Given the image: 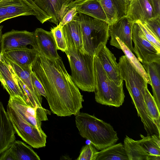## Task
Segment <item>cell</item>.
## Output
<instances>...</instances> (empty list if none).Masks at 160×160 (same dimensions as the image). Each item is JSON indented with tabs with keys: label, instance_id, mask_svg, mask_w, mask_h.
Masks as SVG:
<instances>
[{
	"label": "cell",
	"instance_id": "6da1fadb",
	"mask_svg": "<svg viewBox=\"0 0 160 160\" xmlns=\"http://www.w3.org/2000/svg\"><path fill=\"white\" fill-rule=\"evenodd\" d=\"M32 68L44 88L46 98L53 113L66 117L76 116L80 112L83 96L60 57L48 58L38 52Z\"/></svg>",
	"mask_w": 160,
	"mask_h": 160
},
{
	"label": "cell",
	"instance_id": "7a4b0ae2",
	"mask_svg": "<svg viewBox=\"0 0 160 160\" xmlns=\"http://www.w3.org/2000/svg\"><path fill=\"white\" fill-rule=\"evenodd\" d=\"M75 123L81 137L89 141L98 150L116 144L119 139L110 123L94 115L79 112L76 115Z\"/></svg>",
	"mask_w": 160,
	"mask_h": 160
},
{
	"label": "cell",
	"instance_id": "3957f363",
	"mask_svg": "<svg viewBox=\"0 0 160 160\" xmlns=\"http://www.w3.org/2000/svg\"><path fill=\"white\" fill-rule=\"evenodd\" d=\"M65 38L68 48L65 52L69 63L72 80L82 91L94 92L95 84L94 56L89 55L83 49L77 47L69 39Z\"/></svg>",
	"mask_w": 160,
	"mask_h": 160
},
{
	"label": "cell",
	"instance_id": "277c9868",
	"mask_svg": "<svg viewBox=\"0 0 160 160\" xmlns=\"http://www.w3.org/2000/svg\"><path fill=\"white\" fill-rule=\"evenodd\" d=\"M94 70L96 101L103 105L120 107L125 98L123 83L118 86L109 77L96 55L94 56Z\"/></svg>",
	"mask_w": 160,
	"mask_h": 160
},
{
	"label": "cell",
	"instance_id": "5b68a950",
	"mask_svg": "<svg viewBox=\"0 0 160 160\" xmlns=\"http://www.w3.org/2000/svg\"><path fill=\"white\" fill-rule=\"evenodd\" d=\"M76 16L80 25L83 49L94 56L100 45L107 43L109 37V25L105 21L78 12Z\"/></svg>",
	"mask_w": 160,
	"mask_h": 160
},
{
	"label": "cell",
	"instance_id": "8992f818",
	"mask_svg": "<svg viewBox=\"0 0 160 160\" xmlns=\"http://www.w3.org/2000/svg\"><path fill=\"white\" fill-rule=\"evenodd\" d=\"M6 111L15 132L23 141L34 148L46 146L47 136L42 129L30 123L8 103Z\"/></svg>",
	"mask_w": 160,
	"mask_h": 160
},
{
	"label": "cell",
	"instance_id": "52a82bcc",
	"mask_svg": "<svg viewBox=\"0 0 160 160\" xmlns=\"http://www.w3.org/2000/svg\"><path fill=\"white\" fill-rule=\"evenodd\" d=\"M132 39L134 44L133 52L140 62L142 64L152 62L160 64V51L147 39L137 22L132 26Z\"/></svg>",
	"mask_w": 160,
	"mask_h": 160
},
{
	"label": "cell",
	"instance_id": "ba28073f",
	"mask_svg": "<svg viewBox=\"0 0 160 160\" xmlns=\"http://www.w3.org/2000/svg\"><path fill=\"white\" fill-rule=\"evenodd\" d=\"M160 16V0H132L128 5L127 17L133 23L145 22Z\"/></svg>",
	"mask_w": 160,
	"mask_h": 160
},
{
	"label": "cell",
	"instance_id": "9c48e42d",
	"mask_svg": "<svg viewBox=\"0 0 160 160\" xmlns=\"http://www.w3.org/2000/svg\"><path fill=\"white\" fill-rule=\"evenodd\" d=\"M8 104L13 108L27 121L36 128L42 129V122L48 120L51 112L42 107L35 108L29 105L21 98L10 96Z\"/></svg>",
	"mask_w": 160,
	"mask_h": 160
},
{
	"label": "cell",
	"instance_id": "30bf717a",
	"mask_svg": "<svg viewBox=\"0 0 160 160\" xmlns=\"http://www.w3.org/2000/svg\"><path fill=\"white\" fill-rule=\"evenodd\" d=\"M28 45L38 50L34 32L13 29L2 35L1 54L10 50L28 48Z\"/></svg>",
	"mask_w": 160,
	"mask_h": 160
},
{
	"label": "cell",
	"instance_id": "8fae6325",
	"mask_svg": "<svg viewBox=\"0 0 160 160\" xmlns=\"http://www.w3.org/2000/svg\"><path fill=\"white\" fill-rule=\"evenodd\" d=\"M133 22L126 16L108 25V33L111 37L110 44L121 49L120 45L116 38H118L133 52L132 33Z\"/></svg>",
	"mask_w": 160,
	"mask_h": 160
},
{
	"label": "cell",
	"instance_id": "7c38bea8",
	"mask_svg": "<svg viewBox=\"0 0 160 160\" xmlns=\"http://www.w3.org/2000/svg\"><path fill=\"white\" fill-rule=\"evenodd\" d=\"M95 55L97 56L105 72L109 77L118 86L123 83L116 58L114 54L106 47L101 44L96 50Z\"/></svg>",
	"mask_w": 160,
	"mask_h": 160
},
{
	"label": "cell",
	"instance_id": "4fadbf2b",
	"mask_svg": "<svg viewBox=\"0 0 160 160\" xmlns=\"http://www.w3.org/2000/svg\"><path fill=\"white\" fill-rule=\"evenodd\" d=\"M0 82L10 96L19 97L27 102L16 75L11 68L6 62L3 55L0 61Z\"/></svg>",
	"mask_w": 160,
	"mask_h": 160
},
{
	"label": "cell",
	"instance_id": "5bb4252c",
	"mask_svg": "<svg viewBox=\"0 0 160 160\" xmlns=\"http://www.w3.org/2000/svg\"><path fill=\"white\" fill-rule=\"evenodd\" d=\"M36 14L22 0H2L0 2V23L8 19L19 16Z\"/></svg>",
	"mask_w": 160,
	"mask_h": 160
},
{
	"label": "cell",
	"instance_id": "9a60e30c",
	"mask_svg": "<svg viewBox=\"0 0 160 160\" xmlns=\"http://www.w3.org/2000/svg\"><path fill=\"white\" fill-rule=\"evenodd\" d=\"M37 5L51 18L49 22L58 24L68 11V4L72 0H34Z\"/></svg>",
	"mask_w": 160,
	"mask_h": 160
},
{
	"label": "cell",
	"instance_id": "2e32d148",
	"mask_svg": "<svg viewBox=\"0 0 160 160\" xmlns=\"http://www.w3.org/2000/svg\"><path fill=\"white\" fill-rule=\"evenodd\" d=\"M34 33L39 52L48 58L56 59L60 57L57 52V45L51 31L37 28Z\"/></svg>",
	"mask_w": 160,
	"mask_h": 160
},
{
	"label": "cell",
	"instance_id": "e0dca14e",
	"mask_svg": "<svg viewBox=\"0 0 160 160\" xmlns=\"http://www.w3.org/2000/svg\"><path fill=\"white\" fill-rule=\"evenodd\" d=\"M102 6L108 19L111 24L126 16L129 2L126 0H97Z\"/></svg>",
	"mask_w": 160,
	"mask_h": 160
},
{
	"label": "cell",
	"instance_id": "ac0fdd59",
	"mask_svg": "<svg viewBox=\"0 0 160 160\" xmlns=\"http://www.w3.org/2000/svg\"><path fill=\"white\" fill-rule=\"evenodd\" d=\"M15 132L0 101V155L15 140Z\"/></svg>",
	"mask_w": 160,
	"mask_h": 160
},
{
	"label": "cell",
	"instance_id": "d6986e66",
	"mask_svg": "<svg viewBox=\"0 0 160 160\" xmlns=\"http://www.w3.org/2000/svg\"><path fill=\"white\" fill-rule=\"evenodd\" d=\"M68 9L75 7L78 12L107 22L106 14L100 3L97 0H77L72 1L67 6Z\"/></svg>",
	"mask_w": 160,
	"mask_h": 160
},
{
	"label": "cell",
	"instance_id": "ffe728a7",
	"mask_svg": "<svg viewBox=\"0 0 160 160\" xmlns=\"http://www.w3.org/2000/svg\"><path fill=\"white\" fill-rule=\"evenodd\" d=\"M38 51L32 48L10 50L3 54L4 57L22 66H29L35 59Z\"/></svg>",
	"mask_w": 160,
	"mask_h": 160
},
{
	"label": "cell",
	"instance_id": "44dd1931",
	"mask_svg": "<svg viewBox=\"0 0 160 160\" xmlns=\"http://www.w3.org/2000/svg\"><path fill=\"white\" fill-rule=\"evenodd\" d=\"M142 65L149 76L153 97L160 111V64L152 62Z\"/></svg>",
	"mask_w": 160,
	"mask_h": 160
},
{
	"label": "cell",
	"instance_id": "7402d4cb",
	"mask_svg": "<svg viewBox=\"0 0 160 160\" xmlns=\"http://www.w3.org/2000/svg\"><path fill=\"white\" fill-rule=\"evenodd\" d=\"M4 58L6 62L12 69L15 75L26 85L33 95L42 102V96L35 91L32 84L31 77L32 71V66H23L19 65Z\"/></svg>",
	"mask_w": 160,
	"mask_h": 160
},
{
	"label": "cell",
	"instance_id": "603a6c76",
	"mask_svg": "<svg viewBox=\"0 0 160 160\" xmlns=\"http://www.w3.org/2000/svg\"><path fill=\"white\" fill-rule=\"evenodd\" d=\"M96 160H128L124 145L115 144L98 152Z\"/></svg>",
	"mask_w": 160,
	"mask_h": 160
},
{
	"label": "cell",
	"instance_id": "cb8c5ba5",
	"mask_svg": "<svg viewBox=\"0 0 160 160\" xmlns=\"http://www.w3.org/2000/svg\"><path fill=\"white\" fill-rule=\"evenodd\" d=\"M76 16L71 21L62 27V31L65 38L71 40L78 48L83 49L80 25Z\"/></svg>",
	"mask_w": 160,
	"mask_h": 160
},
{
	"label": "cell",
	"instance_id": "d4e9b609",
	"mask_svg": "<svg viewBox=\"0 0 160 160\" xmlns=\"http://www.w3.org/2000/svg\"><path fill=\"white\" fill-rule=\"evenodd\" d=\"M16 160H40L39 157L32 147L23 142L14 141L10 145Z\"/></svg>",
	"mask_w": 160,
	"mask_h": 160
},
{
	"label": "cell",
	"instance_id": "484cf974",
	"mask_svg": "<svg viewBox=\"0 0 160 160\" xmlns=\"http://www.w3.org/2000/svg\"><path fill=\"white\" fill-rule=\"evenodd\" d=\"M123 145L128 160H147L149 154L139 144L137 140L126 135Z\"/></svg>",
	"mask_w": 160,
	"mask_h": 160
},
{
	"label": "cell",
	"instance_id": "4316f807",
	"mask_svg": "<svg viewBox=\"0 0 160 160\" xmlns=\"http://www.w3.org/2000/svg\"><path fill=\"white\" fill-rule=\"evenodd\" d=\"M116 39L119 44L121 49L129 62L133 68L144 78L146 82L151 85V82L148 74L143 65L141 63L138 58L118 38Z\"/></svg>",
	"mask_w": 160,
	"mask_h": 160
},
{
	"label": "cell",
	"instance_id": "83f0119b",
	"mask_svg": "<svg viewBox=\"0 0 160 160\" xmlns=\"http://www.w3.org/2000/svg\"><path fill=\"white\" fill-rule=\"evenodd\" d=\"M140 135L142 139L137 141L143 149L149 154L160 156V136L156 134L146 137Z\"/></svg>",
	"mask_w": 160,
	"mask_h": 160
},
{
	"label": "cell",
	"instance_id": "f1b7e54d",
	"mask_svg": "<svg viewBox=\"0 0 160 160\" xmlns=\"http://www.w3.org/2000/svg\"><path fill=\"white\" fill-rule=\"evenodd\" d=\"M144 101L148 116L154 121L158 130L160 131V111L148 87L145 90Z\"/></svg>",
	"mask_w": 160,
	"mask_h": 160
},
{
	"label": "cell",
	"instance_id": "f546056e",
	"mask_svg": "<svg viewBox=\"0 0 160 160\" xmlns=\"http://www.w3.org/2000/svg\"><path fill=\"white\" fill-rule=\"evenodd\" d=\"M51 31L52 33L57 50L65 52L68 50L66 42L62 31V27L59 24L52 28Z\"/></svg>",
	"mask_w": 160,
	"mask_h": 160
},
{
	"label": "cell",
	"instance_id": "4dcf8cb0",
	"mask_svg": "<svg viewBox=\"0 0 160 160\" xmlns=\"http://www.w3.org/2000/svg\"><path fill=\"white\" fill-rule=\"evenodd\" d=\"M98 151L91 143L82 147L77 160H96Z\"/></svg>",
	"mask_w": 160,
	"mask_h": 160
},
{
	"label": "cell",
	"instance_id": "1f68e13d",
	"mask_svg": "<svg viewBox=\"0 0 160 160\" xmlns=\"http://www.w3.org/2000/svg\"><path fill=\"white\" fill-rule=\"evenodd\" d=\"M135 22L139 24L147 39L160 51V40L156 37L144 22L138 21Z\"/></svg>",
	"mask_w": 160,
	"mask_h": 160
},
{
	"label": "cell",
	"instance_id": "d6a6232c",
	"mask_svg": "<svg viewBox=\"0 0 160 160\" xmlns=\"http://www.w3.org/2000/svg\"><path fill=\"white\" fill-rule=\"evenodd\" d=\"M22 0L34 11L36 14V17L42 23L48 21L51 18L50 16L37 5L34 0Z\"/></svg>",
	"mask_w": 160,
	"mask_h": 160
},
{
	"label": "cell",
	"instance_id": "836d02e7",
	"mask_svg": "<svg viewBox=\"0 0 160 160\" xmlns=\"http://www.w3.org/2000/svg\"><path fill=\"white\" fill-rule=\"evenodd\" d=\"M148 28L160 40V16L144 22Z\"/></svg>",
	"mask_w": 160,
	"mask_h": 160
},
{
	"label": "cell",
	"instance_id": "e575fe53",
	"mask_svg": "<svg viewBox=\"0 0 160 160\" xmlns=\"http://www.w3.org/2000/svg\"><path fill=\"white\" fill-rule=\"evenodd\" d=\"M31 77L32 84L35 91L40 95L46 98V94L44 88L32 71L31 74Z\"/></svg>",
	"mask_w": 160,
	"mask_h": 160
},
{
	"label": "cell",
	"instance_id": "d590c367",
	"mask_svg": "<svg viewBox=\"0 0 160 160\" xmlns=\"http://www.w3.org/2000/svg\"><path fill=\"white\" fill-rule=\"evenodd\" d=\"M78 13L75 7L69 8L68 12L63 17L61 21L59 22L62 27L65 24L71 21L74 17Z\"/></svg>",
	"mask_w": 160,
	"mask_h": 160
},
{
	"label": "cell",
	"instance_id": "8d00e7d4",
	"mask_svg": "<svg viewBox=\"0 0 160 160\" xmlns=\"http://www.w3.org/2000/svg\"><path fill=\"white\" fill-rule=\"evenodd\" d=\"M0 156V160H16L15 156L10 146Z\"/></svg>",
	"mask_w": 160,
	"mask_h": 160
},
{
	"label": "cell",
	"instance_id": "74e56055",
	"mask_svg": "<svg viewBox=\"0 0 160 160\" xmlns=\"http://www.w3.org/2000/svg\"><path fill=\"white\" fill-rule=\"evenodd\" d=\"M147 160H160V156L149 154L147 158Z\"/></svg>",
	"mask_w": 160,
	"mask_h": 160
},
{
	"label": "cell",
	"instance_id": "f35d334b",
	"mask_svg": "<svg viewBox=\"0 0 160 160\" xmlns=\"http://www.w3.org/2000/svg\"><path fill=\"white\" fill-rule=\"evenodd\" d=\"M3 26L2 25L0 26V53L1 52V39L2 35V29Z\"/></svg>",
	"mask_w": 160,
	"mask_h": 160
},
{
	"label": "cell",
	"instance_id": "ab89813d",
	"mask_svg": "<svg viewBox=\"0 0 160 160\" xmlns=\"http://www.w3.org/2000/svg\"><path fill=\"white\" fill-rule=\"evenodd\" d=\"M2 56V55H1V53H0V61L1 59Z\"/></svg>",
	"mask_w": 160,
	"mask_h": 160
},
{
	"label": "cell",
	"instance_id": "60d3db41",
	"mask_svg": "<svg viewBox=\"0 0 160 160\" xmlns=\"http://www.w3.org/2000/svg\"><path fill=\"white\" fill-rule=\"evenodd\" d=\"M127 0L129 2L132 0Z\"/></svg>",
	"mask_w": 160,
	"mask_h": 160
},
{
	"label": "cell",
	"instance_id": "b9f144b4",
	"mask_svg": "<svg viewBox=\"0 0 160 160\" xmlns=\"http://www.w3.org/2000/svg\"><path fill=\"white\" fill-rule=\"evenodd\" d=\"M1 0H0V2Z\"/></svg>",
	"mask_w": 160,
	"mask_h": 160
},
{
	"label": "cell",
	"instance_id": "7bdbcfd3",
	"mask_svg": "<svg viewBox=\"0 0 160 160\" xmlns=\"http://www.w3.org/2000/svg\"></svg>",
	"mask_w": 160,
	"mask_h": 160
},
{
	"label": "cell",
	"instance_id": "ee69618b",
	"mask_svg": "<svg viewBox=\"0 0 160 160\" xmlns=\"http://www.w3.org/2000/svg\"></svg>",
	"mask_w": 160,
	"mask_h": 160
}]
</instances>
